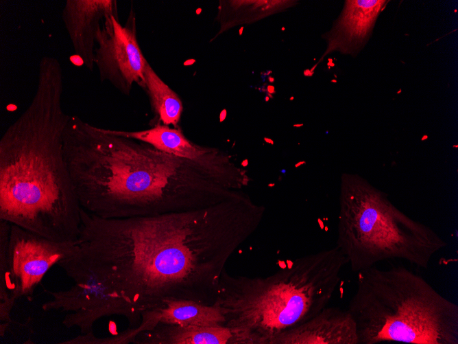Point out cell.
Returning a JSON list of instances; mask_svg holds the SVG:
<instances>
[{"label": "cell", "mask_w": 458, "mask_h": 344, "mask_svg": "<svg viewBox=\"0 0 458 344\" xmlns=\"http://www.w3.org/2000/svg\"><path fill=\"white\" fill-rule=\"evenodd\" d=\"M64 160L80 207L101 218H126L210 206L234 192L197 164L70 115Z\"/></svg>", "instance_id": "2"}, {"label": "cell", "mask_w": 458, "mask_h": 344, "mask_svg": "<svg viewBox=\"0 0 458 344\" xmlns=\"http://www.w3.org/2000/svg\"><path fill=\"white\" fill-rule=\"evenodd\" d=\"M448 245L432 228L397 208L366 179L345 175L340 194L337 246L353 272L385 260H405L427 268Z\"/></svg>", "instance_id": "6"}, {"label": "cell", "mask_w": 458, "mask_h": 344, "mask_svg": "<svg viewBox=\"0 0 458 344\" xmlns=\"http://www.w3.org/2000/svg\"><path fill=\"white\" fill-rule=\"evenodd\" d=\"M54 56L41 57L27 107L0 139V219L56 241L77 240L81 207L63 152L70 115Z\"/></svg>", "instance_id": "3"}, {"label": "cell", "mask_w": 458, "mask_h": 344, "mask_svg": "<svg viewBox=\"0 0 458 344\" xmlns=\"http://www.w3.org/2000/svg\"><path fill=\"white\" fill-rule=\"evenodd\" d=\"M269 100V96H268V95H266V96H265V102H268Z\"/></svg>", "instance_id": "23"}, {"label": "cell", "mask_w": 458, "mask_h": 344, "mask_svg": "<svg viewBox=\"0 0 458 344\" xmlns=\"http://www.w3.org/2000/svg\"><path fill=\"white\" fill-rule=\"evenodd\" d=\"M284 30H285V27H282V31H284Z\"/></svg>", "instance_id": "25"}, {"label": "cell", "mask_w": 458, "mask_h": 344, "mask_svg": "<svg viewBox=\"0 0 458 344\" xmlns=\"http://www.w3.org/2000/svg\"><path fill=\"white\" fill-rule=\"evenodd\" d=\"M117 1L67 0L62 19L73 51L91 71L95 67V40L104 21L118 14Z\"/></svg>", "instance_id": "12"}, {"label": "cell", "mask_w": 458, "mask_h": 344, "mask_svg": "<svg viewBox=\"0 0 458 344\" xmlns=\"http://www.w3.org/2000/svg\"><path fill=\"white\" fill-rule=\"evenodd\" d=\"M264 140L268 144H270L272 145L274 144V141L272 139H269V138L265 137Z\"/></svg>", "instance_id": "20"}, {"label": "cell", "mask_w": 458, "mask_h": 344, "mask_svg": "<svg viewBox=\"0 0 458 344\" xmlns=\"http://www.w3.org/2000/svg\"><path fill=\"white\" fill-rule=\"evenodd\" d=\"M388 2L387 0L346 1L330 30L322 35L327 42V49L310 71L313 73L317 65L333 51L356 57L371 38L377 19Z\"/></svg>", "instance_id": "11"}, {"label": "cell", "mask_w": 458, "mask_h": 344, "mask_svg": "<svg viewBox=\"0 0 458 344\" xmlns=\"http://www.w3.org/2000/svg\"><path fill=\"white\" fill-rule=\"evenodd\" d=\"M77 246V240H53L0 219V336L14 323L16 301H32L46 273Z\"/></svg>", "instance_id": "7"}, {"label": "cell", "mask_w": 458, "mask_h": 344, "mask_svg": "<svg viewBox=\"0 0 458 344\" xmlns=\"http://www.w3.org/2000/svg\"><path fill=\"white\" fill-rule=\"evenodd\" d=\"M95 43V65L101 82H108L123 95L129 96L133 85H138L143 80L148 62L138 42L133 8L124 25L118 14L108 17L97 33Z\"/></svg>", "instance_id": "9"}, {"label": "cell", "mask_w": 458, "mask_h": 344, "mask_svg": "<svg viewBox=\"0 0 458 344\" xmlns=\"http://www.w3.org/2000/svg\"><path fill=\"white\" fill-rule=\"evenodd\" d=\"M268 344H359V339L356 322L348 309L326 306Z\"/></svg>", "instance_id": "13"}, {"label": "cell", "mask_w": 458, "mask_h": 344, "mask_svg": "<svg viewBox=\"0 0 458 344\" xmlns=\"http://www.w3.org/2000/svg\"><path fill=\"white\" fill-rule=\"evenodd\" d=\"M269 1H219L216 16V20L219 23V31L216 36L234 27L250 24L261 19L267 15L268 8H272L282 2V1H277L274 5L267 8Z\"/></svg>", "instance_id": "17"}, {"label": "cell", "mask_w": 458, "mask_h": 344, "mask_svg": "<svg viewBox=\"0 0 458 344\" xmlns=\"http://www.w3.org/2000/svg\"><path fill=\"white\" fill-rule=\"evenodd\" d=\"M267 91L268 93L273 94L276 93V91L274 90V87L273 85H268L267 87Z\"/></svg>", "instance_id": "18"}, {"label": "cell", "mask_w": 458, "mask_h": 344, "mask_svg": "<svg viewBox=\"0 0 458 344\" xmlns=\"http://www.w3.org/2000/svg\"><path fill=\"white\" fill-rule=\"evenodd\" d=\"M221 308L189 299H168L141 312V321L134 328L136 335L152 330L159 323L189 325H224Z\"/></svg>", "instance_id": "15"}, {"label": "cell", "mask_w": 458, "mask_h": 344, "mask_svg": "<svg viewBox=\"0 0 458 344\" xmlns=\"http://www.w3.org/2000/svg\"><path fill=\"white\" fill-rule=\"evenodd\" d=\"M304 163V161H302V162H299L298 163L296 164L295 167L297 168V167H298L300 165H302V164Z\"/></svg>", "instance_id": "22"}, {"label": "cell", "mask_w": 458, "mask_h": 344, "mask_svg": "<svg viewBox=\"0 0 458 344\" xmlns=\"http://www.w3.org/2000/svg\"><path fill=\"white\" fill-rule=\"evenodd\" d=\"M348 310L359 344H458V305L403 266L357 273Z\"/></svg>", "instance_id": "5"}, {"label": "cell", "mask_w": 458, "mask_h": 344, "mask_svg": "<svg viewBox=\"0 0 458 344\" xmlns=\"http://www.w3.org/2000/svg\"><path fill=\"white\" fill-rule=\"evenodd\" d=\"M346 264L336 246L297 258L265 277L234 276L225 268L213 304L221 308L225 326L247 332L256 344H268L327 306Z\"/></svg>", "instance_id": "4"}, {"label": "cell", "mask_w": 458, "mask_h": 344, "mask_svg": "<svg viewBox=\"0 0 458 344\" xmlns=\"http://www.w3.org/2000/svg\"><path fill=\"white\" fill-rule=\"evenodd\" d=\"M268 80H269V82L272 83V82H274V78L271 77V76H269L268 77Z\"/></svg>", "instance_id": "21"}, {"label": "cell", "mask_w": 458, "mask_h": 344, "mask_svg": "<svg viewBox=\"0 0 458 344\" xmlns=\"http://www.w3.org/2000/svg\"><path fill=\"white\" fill-rule=\"evenodd\" d=\"M138 86L145 91L149 101L156 123L180 128L183 112L182 102L179 95L158 75L149 62L143 79Z\"/></svg>", "instance_id": "16"}, {"label": "cell", "mask_w": 458, "mask_h": 344, "mask_svg": "<svg viewBox=\"0 0 458 344\" xmlns=\"http://www.w3.org/2000/svg\"><path fill=\"white\" fill-rule=\"evenodd\" d=\"M302 126V124H294L293 125L294 127H299V126Z\"/></svg>", "instance_id": "24"}, {"label": "cell", "mask_w": 458, "mask_h": 344, "mask_svg": "<svg viewBox=\"0 0 458 344\" xmlns=\"http://www.w3.org/2000/svg\"><path fill=\"white\" fill-rule=\"evenodd\" d=\"M293 99V97H291V98H290V100H292Z\"/></svg>", "instance_id": "26"}, {"label": "cell", "mask_w": 458, "mask_h": 344, "mask_svg": "<svg viewBox=\"0 0 458 344\" xmlns=\"http://www.w3.org/2000/svg\"><path fill=\"white\" fill-rule=\"evenodd\" d=\"M304 76H311L313 75V73H311L309 69L305 70L304 71Z\"/></svg>", "instance_id": "19"}, {"label": "cell", "mask_w": 458, "mask_h": 344, "mask_svg": "<svg viewBox=\"0 0 458 344\" xmlns=\"http://www.w3.org/2000/svg\"><path fill=\"white\" fill-rule=\"evenodd\" d=\"M114 135L132 138L172 155L197 164L215 181L233 187L239 181L243 170L230 166L229 157L213 148L200 146L185 136L180 128L160 124L141 130H113Z\"/></svg>", "instance_id": "10"}, {"label": "cell", "mask_w": 458, "mask_h": 344, "mask_svg": "<svg viewBox=\"0 0 458 344\" xmlns=\"http://www.w3.org/2000/svg\"><path fill=\"white\" fill-rule=\"evenodd\" d=\"M77 253L109 289L141 314L168 299L213 305L231 255L261 210L239 194L210 206L126 218L81 208Z\"/></svg>", "instance_id": "1"}, {"label": "cell", "mask_w": 458, "mask_h": 344, "mask_svg": "<svg viewBox=\"0 0 458 344\" xmlns=\"http://www.w3.org/2000/svg\"><path fill=\"white\" fill-rule=\"evenodd\" d=\"M77 249L56 264L74 284L58 291L45 289L51 299L42 304V310L65 312L62 325L68 329L76 327L82 334L93 332L97 320L112 315L125 317L130 328L137 327L141 312L99 281L80 259Z\"/></svg>", "instance_id": "8"}, {"label": "cell", "mask_w": 458, "mask_h": 344, "mask_svg": "<svg viewBox=\"0 0 458 344\" xmlns=\"http://www.w3.org/2000/svg\"><path fill=\"white\" fill-rule=\"evenodd\" d=\"M134 344H255L241 330L225 325H189L159 323L138 333Z\"/></svg>", "instance_id": "14"}]
</instances>
